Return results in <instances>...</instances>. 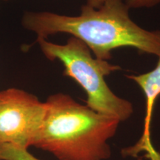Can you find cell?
Wrapping results in <instances>:
<instances>
[{
	"instance_id": "obj_5",
	"label": "cell",
	"mask_w": 160,
	"mask_h": 160,
	"mask_svg": "<svg viewBox=\"0 0 160 160\" xmlns=\"http://www.w3.org/2000/svg\"><path fill=\"white\" fill-rule=\"evenodd\" d=\"M126 77L137 83L143 91L146 108L142 135L135 145L124 148L122 153L125 157H137L141 152L146 151L149 159H156L159 157V153L151 144V123L156 101L160 95V57L157 66L152 71L142 74L127 75Z\"/></svg>"
},
{
	"instance_id": "obj_6",
	"label": "cell",
	"mask_w": 160,
	"mask_h": 160,
	"mask_svg": "<svg viewBox=\"0 0 160 160\" xmlns=\"http://www.w3.org/2000/svg\"><path fill=\"white\" fill-rule=\"evenodd\" d=\"M1 160H41L32 155L28 149L13 144L0 145Z\"/></svg>"
},
{
	"instance_id": "obj_2",
	"label": "cell",
	"mask_w": 160,
	"mask_h": 160,
	"mask_svg": "<svg viewBox=\"0 0 160 160\" xmlns=\"http://www.w3.org/2000/svg\"><path fill=\"white\" fill-rule=\"evenodd\" d=\"M46 113L33 146L58 160H106L111 156L108 141L121 122L97 113L62 93L46 100Z\"/></svg>"
},
{
	"instance_id": "obj_4",
	"label": "cell",
	"mask_w": 160,
	"mask_h": 160,
	"mask_svg": "<svg viewBox=\"0 0 160 160\" xmlns=\"http://www.w3.org/2000/svg\"><path fill=\"white\" fill-rule=\"evenodd\" d=\"M45 102L32 93L11 88L0 91V145L28 149L45 117Z\"/></svg>"
},
{
	"instance_id": "obj_3",
	"label": "cell",
	"mask_w": 160,
	"mask_h": 160,
	"mask_svg": "<svg viewBox=\"0 0 160 160\" xmlns=\"http://www.w3.org/2000/svg\"><path fill=\"white\" fill-rule=\"evenodd\" d=\"M45 57L51 61L59 60L64 66L63 74L73 79L87 95L86 105L97 113L116 118L120 122L133 114V105L111 91L105 77L121 67L106 60L93 58L91 51L77 38L71 37L65 45L37 39Z\"/></svg>"
},
{
	"instance_id": "obj_9",
	"label": "cell",
	"mask_w": 160,
	"mask_h": 160,
	"mask_svg": "<svg viewBox=\"0 0 160 160\" xmlns=\"http://www.w3.org/2000/svg\"><path fill=\"white\" fill-rule=\"evenodd\" d=\"M0 160H1V159H0Z\"/></svg>"
},
{
	"instance_id": "obj_8",
	"label": "cell",
	"mask_w": 160,
	"mask_h": 160,
	"mask_svg": "<svg viewBox=\"0 0 160 160\" xmlns=\"http://www.w3.org/2000/svg\"><path fill=\"white\" fill-rule=\"evenodd\" d=\"M106 1L107 0H88L87 4L93 6V7L96 8H98L101 7Z\"/></svg>"
},
{
	"instance_id": "obj_7",
	"label": "cell",
	"mask_w": 160,
	"mask_h": 160,
	"mask_svg": "<svg viewBox=\"0 0 160 160\" xmlns=\"http://www.w3.org/2000/svg\"><path fill=\"white\" fill-rule=\"evenodd\" d=\"M125 2L130 9L152 8L160 4V0H125Z\"/></svg>"
},
{
	"instance_id": "obj_1",
	"label": "cell",
	"mask_w": 160,
	"mask_h": 160,
	"mask_svg": "<svg viewBox=\"0 0 160 160\" xmlns=\"http://www.w3.org/2000/svg\"><path fill=\"white\" fill-rule=\"evenodd\" d=\"M125 0H107L96 8L86 3L78 16L48 11H28L22 23L37 39L57 33H68L82 41L102 60L111 59V51L123 47L160 57V30L150 31L131 19Z\"/></svg>"
}]
</instances>
